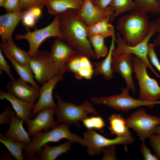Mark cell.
<instances>
[{
  "label": "cell",
  "mask_w": 160,
  "mask_h": 160,
  "mask_svg": "<svg viewBox=\"0 0 160 160\" xmlns=\"http://www.w3.org/2000/svg\"><path fill=\"white\" fill-rule=\"evenodd\" d=\"M72 143L68 140L57 146H50L46 144L37 153L41 160H55L61 154L70 151L72 146Z\"/></svg>",
  "instance_id": "cell-24"
},
{
  "label": "cell",
  "mask_w": 160,
  "mask_h": 160,
  "mask_svg": "<svg viewBox=\"0 0 160 160\" xmlns=\"http://www.w3.org/2000/svg\"><path fill=\"white\" fill-rule=\"evenodd\" d=\"M63 78V74H59L42 84L39 89L38 98L32 111L33 116H36L43 108L57 107V104L53 98V92L56 84Z\"/></svg>",
  "instance_id": "cell-15"
},
{
  "label": "cell",
  "mask_w": 160,
  "mask_h": 160,
  "mask_svg": "<svg viewBox=\"0 0 160 160\" xmlns=\"http://www.w3.org/2000/svg\"><path fill=\"white\" fill-rule=\"evenodd\" d=\"M22 20L23 25L28 28H32L35 24L37 18L31 13L30 9L25 10Z\"/></svg>",
  "instance_id": "cell-39"
},
{
  "label": "cell",
  "mask_w": 160,
  "mask_h": 160,
  "mask_svg": "<svg viewBox=\"0 0 160 160\" xmlns=\"http://www.w3.org/2000/svg\"><path fill=\"white\" fill-rule=\"evenodd\" d=\"M6 88L8 92L24 101L34 103L39 97V89L20 78L8 82Z\"/></svg>",
  "instance_id": "cell-18"
},
{
  "label": "cell",
  "mask_w": 160,
  "mask_h": 160,
  "mask_svg": "<svg viewBox=\"0 0 160 160\" xmlns=\"http://www.w3.org/2000/svg\"><path fill=\"white\" fill-rule=\"evenodd\" d=\"M155 47L153 43L149 44L148 57L151 64L153 65L160 73V62L155 51Z\"/></svg>",
  "instance_id": "cell-34"
},
{
  "label": "cell",
  "mask_w": 160,
  "mask_h": 160,
  "mask_svg": "<svg viewBox=\"0 0 160 160\" xmlns=\"http://www.w3.org/2000/svg\"><path fill=\"white\" fill-rule=\"evenodd\" d=\"M24 121L16 115H14L9 124L8 129L4 135L13 140L19 141L27 144L31 142L28 132L24 129L23 124Z\"/></svg>",
  "instance_id": "cell-22"
},
{
  "label": "cell",
  "mask_w": 160,
  "mask_h": 160,
  "mask_svg": "<svg viewBox=\"0 0 160 160\" xmlns=\"http://www.w3.org/2000/svg\"><path fill=\"white\" fill-rule=\"evenodd\" d=\"M88 117L82 121L84 126L88 129H97L102 131V129L105 126V122L100 116Z\"/></svg>",
  "instance_id": "cell-33"
},
{
  "label": "cell",
  "mask_w": 160,
  "mask_h": 160,
  "mask_svg": "<svg viewBox=\"0 0 160 160\" xmlns=\"http://www.w3.org/2000/svg\"><path fill=\"white\" fill-rule=\"evenodd\" d=\"M112 0H93V3L97 7L103 9L109 6Z\"/></svg>",
  "instance_id": "cell-43"
},
{
  "label": "cell",
  "mask_w": 160,
  "mask_h": 160,
  "mask_svg": "<svg viewBox=\"0 0 160 160\" xmlns=\"http://www.w3.org/2000/svg\"><path fill=\"white\" fill-rule=\"evenodd\" d=\"M158 2L160 3V0H156Z\"/></svg>",
  "instance_id": "cell-48"
},
{
  "label": "cell",
  "mask_w": 160,
  "mask_h": 160,
  "mask_svg": "<svg viewBox=\"0 0 160 160\" xmlns=\"http://www.w3.org/2000/svg\"><path fill=\"white\" fill-rule=\"evenodd\" d=\"M154 133L157 135H160V124L156 127Z\"/></svg>",
  "instance_id": "cell-46"
},
{
  "label": "cell",
  "mask_w": 160,
  "mask_h": 160,
  "mask_svg": "<svg viewBox=\"0 0 160 160\" xmlns=\"http://www.w3.org/2000/svg\"><path fill=\"white\" fill-rule=\"evenodd\" d=\"M7 0H0V6L3 7Z\"/></svg>",
  "instance_id": "cell-47"
},
{
  "label": "cell",
  "mask_w": 160,
  "mask_h": 160,
  "mask_svg": "<svg viewBox=\"0 0 160 160\" xmlns=\"http://www.w3.org/2000/svg\"><path fill=\"white\" fill-rule=\"evenodd\" d=\"M67 139L72 143H77L81 145L83 139L75 133L71 132L68 125L62 123L49 131L38 132L31 136V142L25 148L24 155L28 159H40L36 153L45 145L49 143L57 142Z\"/></svg>",
  "instance_id": "cell-2"
},
{
  "label": "cell",
  "mask_w": 160,
  "mask_h": 160,
  "mask_svg": "<svg viewBox=\"0 0 160 160\" xmlns=\"http://www.w3.org/2000/svg\"><path fill=\"white\" fill-rule=\"evenodd\" d=\"M111 37L109 51L105 58L101 61L93 63L94 74L95 75H102L107 81L112 79L113 77L114 73L112 68V60L113 51L115 48V35Z\"/></svg>",
  "instance_id": "cell-21"
},
{
  "label": "cell",
  "mask_w": 160,
  "mask_h": 160,
  "mask_svg": "<svg viewBox=\"0 0 160 160\" xmlns=\"http://www.w3.org/2000/svg\"><path fill=\"white\" fill-rule=\"evenodd\" d=\"M140 151L143 159L145 160H158V156L152 154L150 149L146 145L145 141H142L140 145Z\"/></svg>",
  "instance_id": "cell-40"
},
{
  "label": "cell",
  "mask_w": 160,
  "mask_h": 160,
  "mask_svg": "<svg viewBox=\"0 0 160 160\" xmlns=\"http://www.w3.org/2000/svg\"><path fill=\"white\" fill-rule=\"evenodd\" d=\"M110 6L114 12V18L123 13L133 11L135 8L133 0H112Z\"/></svg>",
  "instance_id": "cell-32"
},
{
  "label": "cell",
  "mask_w": 160,
  "mask_h": 160,
  "mask_svg": "<svg viewBox=\"0 0 160 160\" xmlns=\"http://www.w3.org/2000/svg\"><path fill=\"white\" fill-rule=\"evenodd\" d=\"M25 10L17 13H7L0 16V36L1 43L12 39V34L16 26L22 20Z\"/></svg>",
  "instance_id": "cell-20"
},
{
  "label": "cell",
  "mask_w": 160,
  "mask_h": 160,
  "mask_svg": "<svg viewBox=\"0 0 160 160\" xmlns=\"http://www.w3.org/2000/svg\"><path fill=\"white\" fill-rule=\"evenodd\" d=\"M130 89L123 88L120 94L108 97H93L91 101L95 104L107 105L113 109L123 112H128L131 109L141 106L152 108L156 104H160V101L150 102L133 98L129 95Z\"/></svg>",
  "instance_id": "cell-7"
},
{
  "label": "cell",
  "mask_w": 160,
  "mask_h": 160,
  "mask_svg": "<svg viewBox=\"0 0 160 160\" xmlns=\"http://www.w3.org/2000/svg\"><path fill=\"white\" fill-rule=\"evenodd\" d=\"M135 4L134 10L146 13L160 14V3L156 0H133Z\"/></svg>",
  "instance_id": "cell-31"
},
{
  "label": "cell",
  "mask_w": 160,
  "mask_h": 160,
  "mask_svg": "<svg viewBox=\"0 0 160 160\" xmlns=\"http://www.w3.org/2000/svg\"><path fill=\"white\" fill-rule=\"evenodd\" d=\"M134 72L139 86V99L150 102H155L160 99V86L156 80L148 75V66L146 63L137 57L133 60Z\"/></svg>",
  "instance_id": "cell-6"
},
{
  "label": "cell",
  "mask_w": 160,
  "mask_h": 160,
  "mask_svg": "<svg viewBox=\"0 0 160 160\" xmlns=\"http://www.w3.org/2000/svg\"><path fill=\"white\" fill-rule=\"evenodd\" d=\"M111 19H113L111 16H108L95 23L87 26L88 36L101 35L107 37L112 36L115 35L113 26L110 23Z\"/></svg>",
  "instance_id": "cell-27"
},
{
  "label": "cell",
  "mask_w": 160,
  "mask_h": 160,
  "mask_svg": "<svg viewBox=\"0 0 160 160\" xmlns=\"http://www.w3.org/2000/svg\"><path fill=\"white\" fill-rule=\"evenodd\" d=\"M3 8L9 13H17L22 11L21 0H7Z\"/></svg>",
  "instance_id": "cell-35"
},
{
  "label": "cell",
  "mask_w": 160,
  "mask_h": 160,
  "mask_svg": "<svg viewBox=\"0 0 160 160\" xmlns=\"http://www.w3.org/2000/svg\"><path fill=\"white\" fill-rule=\"evenodd\" d=\"M84 0H45L44 6L51 15H59L69 9L79 10Z\"/></svg>",
  "instance_id": "cell-23"
},
{
  "label": "cell",
  "mask_w": 160,
  "mask_h": 160,
  "mask_svg": "<svg viewBox=\"0 0 160 160\" xmlns=\"http://www.w3.org/2000/svg\"><path fill=\"white\" fill-rule=\"evenodd\" d=\"M134 57V55L128 53L113 56L112 68L114 73L117 72L122 76L126 83L127 87L135 94L136 88L132 76Z\"/></svg>",
  "instance_id": "cell-13"
},
{
  "label": "cell",
  "mask_w": 160,
  "mask_h": 160,
  "mask_svg": "<svg viewBox=\"0 0 160 160\" xmlns=\"http://www.w3.org/2000/svg\"><path fill=\"white\" fill-rule=\"evenodd\" d=\"M109 123L108 129L111 135L116 136H131L126 120L119 114L113 113L108 118Z\"/></svg>",
  "instance_id": "cell-26"
},
{
  "label": "cell",
  "mask_w": 160,
  "mask_h": 160,
  "mask_svg": "<svg viewBox=\"0 0 160 160\" xmlns=\"http://www.w3.org/2000/svg\"><path fill=\"white\" fill-rule=\"evenodd\" d=\"M4 71L7 74L11 81L15 79L12 73L10 67L3 54L1 49H0V73Z\"/></svg>",
  "instance_id": "cell-37"
},
{
  "label": "cell",
  "mask_w": 160,
  "mask_h": 160,
  "mask_svg": "<svg viewBox=\"0 0 160 160\" xmlns=\"http://www.w3.org/2000/svg\"><path fill=\"white\" fill-rule=\"evenodd\" d=\"M57 104L55 108L54 114L57 116L56 122L68 125H74L79 128V121L88 117V115H97V112L92 104L85 100L79 105L63 100L57 94H55Z\"/></svg>",
  "instance_id": "cell-4"
},
{
  "label": "cell",
  "mask_w": 160,
  "mask_h": 160,
  "mask_svg": "<svg viewBox=\"0 0 160 160\" xmlns=\"http://www.w3.org/2000/svg\"><path fill=\"white\" fill-rule=\"evenodd\" d=\"M157 32L156 27L155 21L150 22L148 32L145 37L141 41L133 45H128L125 41L119 32L116 35L115 42L117 46L114 49L113 55L123 53H128L135 55L147 65L148 68L157 77L160 76L153 67L148 57L149 42L151 38Z\"/></svg>",
  "instance_id": "cell-5"
},
{
  "label": "cell",
  "mask_w": 160,
  "mask_h": 160,
  "mask_svg": "<svg viewBox=\"0 0 160 160\" xmlns=\"http://www.w3.org/2000/svg\"><path fill=\"white\" fill-rule=\"evenodd\" d=\"M45 0H21L22 10H28L35 7L41 9L44 6Z\"/></svg>",
  "instance_id": "cell-36"
},
{
  "label": "cell",
  "mask_w": 160,
  "mask_h": 160,
  "mask_svg": "<svg viewBox=\"0 0 160 160\" xmlns=\"http://www.w3.org/2000/svg\"><path fill=\"white\" fill-rule=\"evenodd\" d=\"M114 12L110 6L103 9L95 5L91 0H84L80 9L77 10L78 17L87 26H89L108 16L114 18Z\"/></svg>",
  "instance_id": "cell-14"
},
{
  "label": "cell",
  "mask_w": 160,
  "mask_h": 160,
  "mask_svg": "<svg viewBox=\"0 0 160 160\" xmlns=\"http://www.w3.org/2000/svg\"><path fill=\"white\" fill-rule=\"evenodd\" d=\"M5 100L10 103L16 115L24 122L31 119L34 103L19 99L9 92L0 89V100Z\"/></svg>",
  "instance_id": "cell-19"
},
{
  "label": "cell",
  "mask_w": 160,
  "mask_h": 160,
  "mask_svg": "<svg viewBox=\"0 0 160 160\" xmlns=\"http://www.w3.org/2000/svg\"><path fill=\"white\" fill-rule=\"evenodd\" d=\"M89 58L78 53L75 54L67 61V70L72 73L77 79H91L94 75V69Z\"/></svg>",
  "instance_id": "cell-17"
},
{
  "label": "cell",
  "mask_w": 160,
  "mask_h": 160,
  "mask_svg": "<svg viewBox=\"0 0 160 160\" xmlns=\"http://www.w3.org/2000/svg\"><path fill=\"white\" fill-rule=\"evenodd\" d=\"M150 143L157 156L160 159V138L158 135H153L149 138Z\"/></svg>",
  "instance_id": "cell-42"
},
{
  "label": "cell",
  "mask_w": 160,
  "mask_h": 160,
  "mask_svg": "<svg viewBox=\"0 0 160 160\" xmlns=\"http://www.w3.org/2000/svg\"><path fill=\"white\" fill-rule=\"evenodd\" d=\"M52 37L63 39L60 28L59 15H55L52 21L46 27L33 31H28L23 34H17L15 36V38L17 40L25 39L28 41L29 44L28 52L31 57L36 54L44 41Z\"/></svg>",
  "instance_id": "cell-8"
},
{
  "label": "cell",
  "mask_w": 160,
  "mask_h": 160,
  "mask_svg": "<svg viewBox=\"0 0 160 160\" xmlns=\"http://www.w3.org/2000/svg\"><path fill=\"white\" fill-rule=\"evenodd\" d=\"M92 2H93V0H91Z\"/></svg>",
  "instance_id": "cell-50"
},
{
  "label": "cell",
  "mask_w": 160,
  "mask_h": 160,
  "mask_svg": "<svg viewBox=\"0 0 160 160\" xmlns=\"http://www.w3.org/2000/svg\"><path fill=\"white\" fill-rule=\"evenodd\" d=\"M88 38L97 59L105 57L109 51L105 42L106 37L103 35L97 34L89 36Z\"/></svg>",
  "instance_id": "cell-30"
},
{
  "label": "cell",
  "mask_w": 160,
  "mask_h": 160,
  "mask_svg": "<svg viewBox=\"0 0 160 160\" xmlns=\"http://www.w3.org/2000/svg\"><path fill=\"white\" fill-rule=\"evenodd\" d=\"M0 142L4 145L10 154L17 160H23L22 152L28 144L12 140L0 133Z\"/></svg>",
  "instance_id": "cell-29"
},
{
  "label": "cell",
  "mask_w": 160,
  "mask_h": 160,
  "mask_svg": "<svg viewBox=\"0 0 160 160\" xmlns=\"http://www.w3.org/2000/svg\"><path fill=\"white\" fill-rule=\"evenodd\" d=\"M150 23L146 13L133 10L119 18L117 28L126 43L133 46L147 35Z\"/></svg>",
  "instance_id": "cell-3"
},
{
  "label": "cell",
  "mask_w": 160,
  "mask_h": 160,
  "mask_svg": "<svg viewBox=\"0 0 160 160\" xmlns=\"http://www.w3.org/2000/svg\"><path fill=\"white\" fill-rule=\"evenodd\" d=\"M14 115L15 113L11 107L10 106L7 107L0 114V125L9 124Z\"/></svg>",
  "instance_id": "cell-38"
},
{
  "label": "cell",
  "mask_w": 160,
  "mask_h": 160,
  "mask_svg": "<svg viewBox=\"0 0 160 160\" xmlns=\"http://www.w3.org/2000/svg\"><path fill=\"white\" fill-rule=\"evenodd\" d=\"M5 47L11 57L18 63L30 69L29 61L30 58L28 52L17 47L13 39L7 40L1 43Z\"/></svg>",
  "instance_id": "cell-28"
},
{
  "label": "cell",
  "mask_w": 160,
  "mask_h": 160,
  "mask_svg": "<svg viewBox=\"0 0 160 160\" xmlns=\"http://www.w3.org/2000/svg\"><path fill=\"white\" fill-rule=\"evenodd\" d=\"M49 53L59 73L64 74L67 71V61L77 53L62 39L57 37L51 45Z\"/></svg>",
  "instance_id": "cell-12"
},
{
  "label": "cell",
  "mask_w": 160,
  "mask_h": 160,
  "mask_svg": "<svg viewBox=\"0 0 160 160\" xmlns=\"http://www.w3.org/2000/svg\"><path fill=\"white\" fill-rule=\"evenodd\" d=\"M115 146H110L103 148L102 151L104 153L103 160L116 159L115 155Z\"/></svg>",
  "instance_id": "cell-41"
},
{
  "label": "cell",
  "mask_w": 160,
  "mask_h": 160,
  "mask_svg": "<svg viewBox=\"0 0 160 160\" xmlns=\"http://www.w3.org/2000/svg\"><path fill=\"white\" fill-rule=\"evenodd\" d=\"M59 15L63 39L78 53L97 59L89 39L87 26L78 17L77 10H68Z\"/></svg>",
  "instance_id": "cell-1"
},
{
  "label": "cell",
  "mask_w": 160,
  "mask_h": 160,
  "mask_svg": "<svg viewBox=\"0 0 160 160\" xmlns=\"http://www.w3.org/2000/svg\"><path fill=\"white\" fill-rule=\"evenodd\" d=\"M33 15L37 18L41 16V9L38 7L32 8L29 9Z\"/></svg>",
  "instance_id": "cell-45"
},
{
  "label": "cell",
  "mask_w": 160,
  "mask_h": 160,
  "mask_svg": "<svg viewBox=\"0 0 160 160\" xmlns=\"http://www.w3.org/2000/svg\"><path fill=\"white\" fill-rule=\"evenodd\" d=\"M55 108L52 107L43 108L33 119L24 122L28 127V133L30 136L42 130L47 132L58 125L53 118Z\"/></svg>",
  "instance_id": "cell-16"
},
{
  "label": "cell",
  "mask_w": 160,
  "mask_h": 160,
  "mask_svg": "<svg viewBox=\"0 0 160 160\" xmlns=\"http://www.w3.org/2000/svg\"><path fill=\"white\" fill-rule=\"evenodd\" d=\"M82 146L87 148V152L91 156L100 154L106 147L118 144L127 145L132 144L134 138L132 136H116L113 139L107 138L96 132L94 129H88L83 134Z\"/></svg>",
  "instance_id": "cell-10"
},
{
  "label": "cell",
  "mask_w": 160,
  "mask_h": 160,
  "mask_svg": "<svg viewBox=\"0 0 160 160\" xmlns=\"http://www.w3.org/2000/svg\"><path fill=\"white\" fill-rule=\"evenodd\" d=\"M29 65L34 79L41 84L60 74L47 51L39 50L30 57Z\"/></svg>",
  "instance_id": "cell-11"
},
{
  "label": "cell",
  "mask_w": 160,
  "mask_h": 160,
  "mask_svg": "<svg viewBox=\"0 0 160 160\" xmlns=\"http://www.w3.org/2000/svg\"><path fill=\"white\" fill-rule=\"evenodd\" d=\"M158 136L159 137V138H160V135H158Z\"/></svg>",
  "instance_id": "cell-49"
},
{
  "label": "cell",
  "mask_w": 160,
  "mask_h": 160,
  "mask_svg": "<svg viewBox=\"0 0 160 160\" xmlns=\"http://www.w3.org/2000/svg\"><path fill=\"white\" fill-rule=\"evenodd\" d=\"M156 27L158 36L154 41L153 44L155 46H160V18H158L155 21Z\"/></svg>",
  "instance_id": "cell-44"
},
{
  "label": "cell",
  "mask_w": 160,
  "mask_h": 160,
  "mask_svg": "<svg viewBox=\"0 0 160 160\" xmlns=\"http://www.w3.org/2000/svg\"><path fill=\"white\" fill-rule=\"evenodd\" d=\"M0 46L3 53L11 63L20 78L39 89V86L35 81L31 69L18 63L14 60L9 55L2 43L0 44Z\"/></svg>",
  "instance_id": "cell-25"
},
{
  "label": "cell",
  "mask_w": 160,
  "mask_h": 160,
  "mask_svg": "<svg viewBox=\"0 0 160 160\" xmlns=\"http://www.w3.org/2000/svg\"><path fill=\"white\" fill-rule=\"evenodd\" d=\"M126 120L129 128L135 132L141 141L150 138L160 124V117L147 114L143 108L133 112Z\"/></svg>",
  "instance_id": "cell-9"
}]
</instances>
